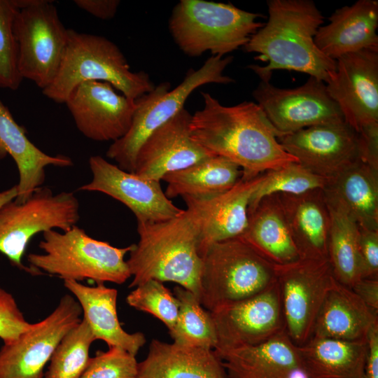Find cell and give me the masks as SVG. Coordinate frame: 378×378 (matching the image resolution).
<instances>
[{
  "label": "cell",
  "mask_w": 378,
  "mask_h": 378,
  "mask_svg": "<svg viewBox=\"0 0 378 378\" xmlns=\"http://www.w3.org/2000/svg\"><path fill=\"white\" fill-rule=\"evenodd\" d=\"M253 96L272 126L283 135L344 120L325 83L314 77L309 76L304 84L292 89L260 81Z\"/></svg>",
  "instance_id": "obj_13"
},
{
  "label": "cell",
  "mask_w": 378,
  "mask_h": 378,
  "mask_svg": "<svg viewBox=\"0 0 378 378\" xmlns=\"http://www.w3.org/2000/svg\"><path fill=\"white\" fill-rule=\"evenodd\" d=\"M278 141L300 164L327 179L362 162L359 134L344 120L302 129Z\"/></svg>",
  "instance_id": "obj_15"
},
{
  "label": "cell",
  "mask_w": 378,
  "mask_h": 378,
  "mask_svg": "<svg viewBox=\"0 0 378 378\" xmlns=\"http://www.w3.org/2000/svg\"><path fill=\"white\" fill-rule=\"evenodd\" d=\"M18 10L15 0H0V88L15 90L22 80L18 66V47L13 22Z\"/></svg>",
  "instance_id": "obj_37"
},
{
  "label": "cell",
  "mask_w": 378,
  "mask_h": 378,
  "mask_svg": "<svg viewBox=\"0 0 378 378\" xmlns=\"http://www.w3.org/2000/svg\"><path fill=\"white\" fill-rule=\"evenodd\" d=\"M173 293L179 304L176 325L169 332L174 342L214 350L217 336L211 312L195 294L183 287L176 286Z\"/></svg>",
  "instance_id": "obj_33"
},
{
  "label": "cell",
  "mask_w": 378,
  "mask_h": 378,
  "mask_svg": "<svg viewBox=\"0 0 378 378\" xmlns=\"http://www.w3.org/2000/svg\"><path fill=\"white\" fill-rule=\"evenodd\" d=\"M328 179L318 176L298 162H291L264 173V178L252 195L248 209H253L264 197L273 194L300 195L316 189H323Z\"/></svg>",
  "instance_id": "obj_35"
},
{
  "label": "cell",
  "mask_w": 378,
  "mask_h": 378,
  "mask_svg": "<svg viewBox=\"0 0 378 378\" xmlns=\"http://www.w3.org/2000/svg\"><path fill=\"white\" fill-rule=\"evenodd\" d=\"M81 307L66 294L43 320L31 323L0 349V378H43L44 368L63 337L81 321Z\"/></svg>",
  "instance_id": "obj_12"
},
{
  "label": "cell",
  "mask_w": 378,
  "mask_h": 378,
  "mask_svg": "<svg viewBox=\"0 0 378 378\" xmlns=\"http://www.w3.org/2000/svg\"><path fill=\"white\" fill-rule=\"evenodd\" d=\"M18 10L13 32L18 47V66L22 79L42 90L55 78L69 40L52 1L15 0Z\"/></svg>",
  "instance_id": "obj_9"
},
{
  "label": "cell",
  "mask_w": 378,
  "mask_h": 378,
  "mask_svg": "<svg viewBox=\"0 0 378 378\" xmlns=\"http://www.w3.org/2000/svg\"><path fill=\"white\" fill-rule=\"evenodd\" d=\"M201 94L204 106L192 115L191 137L211 154L237 164L242 178L298 162L281 146L278 138L283 134L256 103L245 101L225 106L208 92Z\"/></svg>",
  "instance_id": "obj_1"
},
{
  "label": "cell",
  "mask_w": 378,
  "mask_h": 378,
  "mask_svg": "<svg viewBox=\"0 0 378 378\" xmlns=\"http://www.w3.org/2000/svg\"><path fill=\"white\" fill-rule=\"evenodd\" d=\"M358 134L362 162L378 171V122L363 127Z\"/></svg>",
  "instance_id": "obj_41"
},
{
  "label": "cell",
  "mask_w": 378,
  "mask_h": 378,
  "mask_svg": "<svg viewBox=\"0 0 378 378\" xmlns=\"http://www.w3.org/2000/svg\"><path fill=\"white\" fill-rule=\"evenodd\" d=\"M351 289L369 308L378 312V279H360Z\"/></svg>",
  "instance_id": "obj_44"
},
{
  "label": "cell",
  "mask_w": 378,
  "mask_h": 378,
  "mask_svg": "<svg viewBox=\"0 0 378 378\" xmlns=\"http://www.w3.org/2000/svg\"><path fill=\"white\" fill-rule=\"evenodd\" d=\"M42 253L27 255L34 274L46 273L64 280L97 284L125 283L131 274L125 260L132 245L118 248L94 239L74 225L66 231L49 230L38 245Z\"/></svg>",
  "instance_id": "obj_5"
},
{
  "label": "cell",
  "mask_w": 378,
  "mask_h": 378,
  "mask_svg": "<svg viewBox=\"0 0 378 378\" xmlns=\"http://www.w3.org/2000/svg\"><path fill=\"white\" fill-rule=\"evenodd\" d=\"M139 241L132 244L127 263L132 280L129 288L155 279L174 282L200 300L202 259L192 214L157 223H137Z\"/></svg>",
  "instance_id": "obj_3"
},
{
  "label": "cell",
  "mask_w": 378,
  "mask_h": 378,
  "mask_svg": "<svg viewBox=\"0 0 378 378\" xmlns=\"http://www.w3.org/2000/svg\"><path fill=\"white\" fill-rule=\"evenodd\" d=\"M31 324L25 319L14 297L0 287V339L4 344L15 341Z\"/></svg>",
  "instance_id": "obj_39"
},
{
  "label": "cell",
  "mask_w": 378,
  "mask_h": 378,
  "mask_svg": "<svg viewBox=\"0 0 378 378\" xmlns=\"http://www.w3.org/2000/svg\"><path fill=\"white\" fill-rule=\"evenodd\" d=\"M376 325L378 312L369 308L351 288L335 281L316 316L312 337L365 340Z\"/></svg>",
  "instance_id": "obj_29"
},
{
  "label": "cell",
  "mask_w": 378,
  "mask_h": 378,
  "mask_svg": "<svg viewBox=\"0 0 378 378\" xmlns=\"http://www.w3.org/2000/svg\"><path fill=\"white\" fill-rule=\"evenodd\" d=\"M7 154L12 157L18 171V195L15 199L18 203L26 201L41 187L47 167L73 165L69 157L46 154L31 143L24 129L16 122L8 108L0 101V159Z\"/></svg>",
  "instance_id": "obj_22"
},
{
  "label": "cell",
  "mask_w": 378,
  "mask_h": 378,
  "mask_svg": "<svg viewBox=\"0 0 378 378\" xmlns=\"http://www.w3.org/2000/svg\"><path fill=\"white\" fill-rule=\"evenodd\" d=\"M358 244L361 279H378V231L358 227Z\"/></svg>",
  "instance_id": "obj_40"
},
{
  "label": "cell",
  "mask_w": 378,
  "mask_h": 378,
  "mask_svg": "<svg viewBox=\"0 0 378 378\" xmlns=\"http://www.w3.org/2000/svg\"><path fill=\"white\" fill-rule=\"evenodd\" d=\"M323 190L329 206L358 227L378 231V171L359 162L328 179Z\"/></svg>",
  "instance_id": "obj_28"
},
{
  "label": "cell",
  "mask_w": 378,
  "mask_h": 378,
  "mask_svg": "<svg viewBox=\"0 0 378 378\" xmlns=\"http://www.w3.org/2000/svg\"><path fill=\"white\" fill-rule=\"evenodd\" d=\"M229 378H292L300 372L297 346L286 330L270 340L218 356Z\"/></svg>",
  "instance_id": "obj_23"
},
{
  "label": "cell",
  "mask_w": 378,
  "mask_h": 378,
  "mask_svg": "<svg viewBox=\"0 0 378 378\" xmlns=\"http://www.w3.org/2000/svg\"><path fill=\"white\" fill-rule=\"evenodd\" d=\"M263 178L264 173L251 179L241 178L230 189L214 195L182 197L197 229L201 257L212 244L243 234L251 198Z\"/></svg>",
  "instance_id": "obj_19"
},
{
  "label": "cell",
  "mask_w": 378,
  "mask_h": 378,
  "mask_svg": "<svg viewBox=\"0 0 378 378\" xmlns=\"http://www.w3.org/2000/svg\"><path fill=\"white\" fill-rule=\"evenodd\" d=\"M191 118L192 115L183 108L153 132L137 152L134 172L160 181L168 173L214 155L192 139Z\"/></svg>",
  "instance_id": "obj_20"
},
{
  "label": "cell",
  "mask_w": 378,
  "mask_h": 378,
  "mask_svg": "<svg viewBox=\"0 0 378 378\" xmlns=\"http://www.w3.org/2000/svg\"><path fill=\"white\" fill-rule=\"evenodd\" d=\"M137 370V378H229L213 349L157 339Z\"/></svg>",
  "instance_id": "obj_25"
},
{
  "label": "cell",
  "mask_w": 378,
  "mask_h": 378,
  "mask_svg": "<svg viewBox=\"0 0 378 378\" xmlns=\"http://www.w3.org/2000/svg\"><path fill=\"white\" fill-rule=\"evenodd\" d=\"M297 349L300 372L307 378H362L367 340L311 337Z\"/></svg>",
  "instance_id": "obj_30"
},
{
  "label": "cell",
  "mask_w": 378,
  "mask_h": 378,
  "mask_svg": "<svg viewBox=\"0 0 378 378\" xmlns=\"http://www.w3.org/2000/svg\"><path fill=\"white\" fill-rule=\"evenodd\" d=\"M335 281L328 259H300L276 266L285 330L297 346L312 337L316 316Z\"/></svg>",
  "instance_id": "obj_11"
},
{
  "label": "cell",
  "mask_w": 378,
  "mask_h": 378,
  "mask_svg": "<svg viewBox=\"0 0 378 378\" xmlns=\"http://www.w3.org/2000/svg\"><path fill=\"white\" fill-rule=\"evenodd\" d=\"M268 20L243 47L265 66L250 64L261 81L270 82L274 71H295L327 83L336 61L323 54L314 37L324 18L312 0H269Z\"/></svg>",
  "instance_id": "obj_2"
},
{
  "label": "cell",
  "mask_w": 378,
  "mask_h": 378,
  "mask_svg": "<svg viewBox=\"0 0 378 378\" xmlns=\"http://www.w3.org/2000/svg\"><path fill=\"white\" fill-rule=\"evenodd\" d=\"M326 25L321 26L314 42L327 57L335 60L363 50L378 51V1L358 0L336 9Z\"/></svg>",
  "instance_id": "obj_21"
},
{
  "label": "cell",
  "mask_w": 378,
  "mask_h": 378,
  "mask_svg": "<svg viewBox=\"0 0 378 378\" xmlns=\"http://www.w3.org/2000/svg\"><path fill=\"white\" fill-rule=\"evenodd\" d=\"M88 80L108 83L132 100L155 88L148 74L131 71L125 55L113 42L102 36L69 29L68 44L60 68L42 92L62 104L77 85Z\"/></svg>",
  "instance_id": "obj_4"
},
{
  "label": "cell",
  "mask_w": 378,
  "mask_h": 378,
  "mask_svg": "<svg viewBox=\"0 0 378 378\" xmlns=\"http://www.w3.org/2000/svg\"><path fill=\"white\" fill-rule=\"evenodd\" d=\"M278 195L300 259H328L330 213L323 189Z\"/></svg>",
  "instance_id": "obj_27"
},
{
  "label": "cell",
  "mask_w": 378,
  "mask_h": 378,
  "mask_svg": "<svg viewBox=\"0 0 378 378\" xmlns=\"http://www.w3.org/2000/svg\"><path fill=\"white\" fill-rule=\"evenodd\" d=\"M95 338L88 323L81 321L61 340L50 360L43 378H81Z\"/></svg>",
  "instance_id": "obj_34"
},
{
  "label": "cell",
  "mask_w": 378,
  "mask_h": 378,
  "mask_svg": "<svg viewBox=\"0 0 378 378\" xmlns=\"http://www.w3.org/2000/svg\"><path fill=\"white\" fill-rule=\"evenodd\" d=\"M326 85L344 121L358 133L378 122V51L363 50L339 57Z\"/></svg>",
  "instance_id": "obj_17"
},
{
  "label": "cell",
  "mask_w": 378,
  "mask_h": 378,
  "mask_svg": "<svg viewBox=\"0 0 378 378\" xmlns=\"http://www.w3.org/2000/svg\"><path fill=\"white\" fill-rule=\"evenodd\" d=\"M74 2L79 8L102 20L113 18L120 4L118 0H75Z\"/></svg>",
  "instance_id": "obj_42"
},
{
  "label": "cell",
  "mask_w": 378,
  "mask_h": 378,
  "mask_svg": "<svg viewBox=\"0 0 378 378\" xmlns=\"http://www.w3.org/2000/svg\"><path fill=\"white\" fill-rule=\"evenodd\" d=\"M217 336L214 352L264 342L285 330L280 293L276 282L262 292L211 312Z\"/></svg>",
  "instance_id": "obj_14"
},
{
  "label": "cell",
  "mask_w": 378,
  "mask_h": 378,
  "mask_svg": "<svg viewBox=\"0 0 378 378\" xmlns=\"http://www.w3.org/2000/svg\"><path fill=\"white\" fill-rule=\"evenodd\" d=\"M276 266L300 259L278 194L262 198L248 211V224L238 237Z\"/></svg>",
  "instance_id": "obj_26"
},
{
  "label": "cell",
  "mask_w": 378,
  "mask_h": 378,
  "mask_svg": "<svg viewBox=\"0 0 378 378\" xmlns=\"http://www.w3.org/2000/svg\"><path fill=\"white\" fill-rule=\"evenodd\" d=\"M132 307L150 314L161 321L171 332L176 323L179 304L163 282L150 279L134 288L126 298Z\"/></svg>",
  "instance_id": "obj_36"
},
{
  "label": "cell",
  "mask_w": 378,
  "mask_h": 378,
  "mask_svg": "<svg viewBox=\"0 0 378 378\" xmlns=\"http://www.w3.org/2000/svg\"><path fill=\"white\" fill-rule=\"evenodd\" d=\"M114 89L106 82L85 81L64 102L76 127L85 137L113 142L128 132L136 103Z\"/></svg>",
  "instance_id": "obj_18"
},
{
  "label": "cell",
  "mask_w": 378,
  "mask_h": 378,
  "mask_svg": "<svg viewBox=\"0 0 378 378\" xmlns=\"http://www.w3.org/2000/svg\"><path fill=\"white\" fill-rule=\"evenodd\" d=\"M330 227L328 258L335 279L351 288L361 279L358 225L341 210L328 205Z\"/></svg>",
  "instance_id": "obj_32"
},
{
  "label": "cell",
  "mask_w": 378,
  "mask_h": 378,
  "mask_svg": "<svg viewBox=\"0 0 378 378\" xmlns=\"http://www.w3.org/2000/svg\"><path fill=\"white\" fill-rule=\"evenodd\" d=\"M232 59V56H211L198 69L188 70L182 82L172 90L169 83L163 82L136 99V107L128 132L111 144L106 157L115 160L121 169L134 172L141 144L153 132L184 108L186 101L195 90L209 83L234 82L223 74Z\"/></svg>",
  "instance_id": "obj_7"
},
{
  "label": "cell",
  "mask_w": 378,
  "mask_h": 378,
  "mask_svg": "<svg viewBox=\"0 0 378 378\" xmlns=\"http://www.w3.org/2000/svg\"><path fill=\"white\" fill-rule=\"evenodd\" d=\"M263 17L232 4L181 0L173 8L169 29L179 49L190 57L205 52L224 56L244 47L263 24Z\"/></svg>",
  "instance_id": "obj_6"
},
{
  "label": "cell",
  "mask_w": 378,
  "mask_h": 378,
  "mask_svg": "<svg viewBox=\"0 0 378 378\" xmlns=\"http://www.w3.org/2000/svg\"><path fill=\"white\" fill-rule=\"evenodd\" d=\"M79 218V202L72 192L55 194L40 187L24 202L13 200L0 207V253L13 266L34 274L22 263L32 237L49 230H68Z\"/></svg>",
  "instance_id": "obj_10"
},
{
  "label": "cell",
  "mask_w": 378,
  "mask_h": 378,
  "mask_svg": "<svg viewBox=\"0 0 378 378\" xmlns=\"http://www.w3.org/2000/svg\"><path fill=\"white\" fill-rule=\"evenodd\" d=\"M202 259L200 302L210 312L254 296L276 281V266L239 238L212 244Z\"/></svg>",
  "instance_id": "obj_8"
},
{
  "label": "cell",
  "mask_w": 378,
  "mask_h": 378,
  "mask_svg": "<svg viewBox=\"0 0 378 378\" xmlns=\"http://www.w3.org/2000/svg\"><path fill=\"white\" fill-rule=\"evenodd\" d=\"M242 169L232 161L212 155L186 168L167 174L164 192L170 199L178 196L204 197L225 192L242 178Z\"/></svg>",
  "instance_id": "obj_31"
},
{
  "label": "cell",
  "mask_w": 378,
  "mask_h": 378,
  "mask_svg": "<svg viewBox=\"0 0 378 378\" xmlns=\"http://www.w3.org/2000/svg\"><path fill=\"white\" fill-rule=\"evenodd\" d=\"M135 356L118 346L98 351L90 358L81 378H137Z\"/></svg>",
  "instance_id": "obj_38"
},
{
  "label": "cell",
  "mask_w": 378,
  "mask_h": 378,
  "mask_svg": "<svg viewBox=\"0 0 378 378\" xmlns=\"http://www.w3.org/2000/svg\"><path fill=\"white\" fill-rule=\"evenodd\" d=\"M64 286L79 303L83 319L95 340H103L108 347L118 346L134 356L137 354L146 339L142 332L129 333L122 328L118 316L115 288L104 284L88 286L72 280H64Z\"/></svg>",
  "instance_id": "obj_24"
},
{
  "label": "cell",
  "mask_w": 378,
  "mask_h": 378,
  "mask_svg": "<svg viewBox=\"0 0 378 378\" xmlns=\"http://www.w3.org/2000/svg\"><path fill=\"white\" fill-rule=\"evenodd\" d=\"M92 180L78 190L99 192L125 205L137 223H157L173 218L183 209L174 204L162 190L160 181L121 169L100 155L89 158Z\"/></svg>",
  "instance_id": "obj_16"
},
{
  "label": "cell",
  "mask_w": 378,
  "mask_h": 378,
  "mask_svg": "<svg viewBox=\"0 0 378 378\" xmlns=\"http://www.w3.org/2000/svg\"><path fill=\"white\" fill-rule=\"evenodd\" d=\"M17 195L18 188L16 185L0 192V207L6 203L15 200Z\"/></svg>",
  "instance_id": "obj_45"
},
{
  "label": "cell",
  "mask_w": 378,
  "mask_h": 378,
  "mask_svg": "<svg viewBox=\"0 0 378 378\" xmlns=\"http://www.w3.org/2000/svg\"><path fill=\"white\" fill-rule=\"evenodd\" d=\"M362 378H378V325L367 337V354Z\"/></svg>",
  "instance_id": "obj_43"
}]
</instances>
